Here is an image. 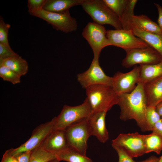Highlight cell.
<instances>
[{
	"mask_svg": "<svg viewBox=\"0 0 162 162\" xmlns=\"http://www.w3.org/2000/svg\"><path fill=\"white\" fill-rule=\"evenodd\" d=\"M136 84L131 92L118 95L117 105L121 110L119 117L124 121L134 119L141 130L143 132L151 131L146 118L147 106L143 84L138 82Z\"/></svg>",
	"mask_w": 162,
	"mask_h": 162,
	"instance_id": "obj_1",
	"label": "cell"
},
{
	"mask_svg": "<svg viewBox=\"0 0 162 162\" xmlns=\"http://www.w3.org/2000/svg\"><path fill=\"white\" fill-rule=\"evenodd\" d=\"M86 98L91 108L92 112H107L114 105L117 104L118 95L111 86L97 85L86 89Z\"/></svg>",
	"mask_w": 162,
	"mask_h": 162,
	"instance_id": "obj_2",
	"label": "cell"
},
{
	"mask_svg": "<svg viewBox=\"0 0 162 162\" xmlns=\"http://www.w3.org/2000/svg\"><path fill=\"white\" fill-rule=\"evenodd\" d=\"M81 5L94 22L102 25H110L116 30L123 29L119 17L103 0H84Z\"/></svg>",
	"mask_w": 162,
	"mask_h": 162,
	"instance_id": "obj_3",
	"label": "cell"
},
{
	"mask_svg": "<svg viewBox=\"0 0 162 162\" xmlns=\"http://www.w3.org/2000/svg\"><path fill=\"white\" fill-rule=\"evenodd\" d=\"M92 109L87 98L81 104L76 106L65 105L59 114L53 118V130H64L73 124L89 117Z\"/></svg>",
	"mask_w": 162,
	"mask_h": 162,
	"instance_id": "obj_4",
	"label": "cell"
},
{
	"mask_svg": "<svg viewBox=\"0 0 162 162\" xmlns=\"http://www.w3.org/2000/svg\"><path fill=\"white\" fill-rule=\"evenodd\" d=\"M88 118L77 122L64 130L69 147L86 155L87 141L91 135Z\"/></svg>",
	"mask_w": 162,
	"mask_h": 162,
	"instance_id": "obj_5",
	"label": "cell"
},
{
	"mask_svg": "<svg viewBox=\"0 0 162 162\" xmlns=\"http://www.w3.org/2000/svg\"><path fill=\"white\" fill-rule=\"evenodd\" d=\"M106 37L110 46L121 48L125 52L150 46L142 39L136 36L132 30L108 29L106 30Z\"/></svg>",
	"mask_w": 162,
	"mask_h": 162,
	"instance_id": "obj_6",
	"label": "cell"
},
{
	"mask_svg": "<svg viewBox=\"0 0 162 162\" xmlns=\"http://www.w3.org/2000/svg\"><path fill=\"white\" fill-rule=\"evenodd\" d=\"M82 35L88 42L94 54V58L99 59L102 50L110 46L106 37V30L103 26L89 22L83 29Z\"/></svg>",
	"mask_w": 162,
	"mask_h": 162,
	"instance_id": "obj_7",
	"label": "cell"
},
{
	"mask_svg": "<svg viewBox=\"0 0 162 162\" xmlns=\"http://www.w3.org/2000/svg\"><path fill=\"white\" fill-rule=\"evenodd\" d=\"M126 56L122 62V66L130 68L136 64H153L162 61V57L151 46L134 49L126 51Z\"/></svg>",
	"mask_w": 162,
	"mask_h": 162,
	"instance_id": "obj_8",
	"label": "cell"
},
{
	"mask_svg": "<svg viewBox=\"0 0 162 162\" xmlns=\"http://www.w3.org/2000/svg\"><path fill=\"white\" fill-rule=\"evenodd\" d=\"M112 145L120 148L132 158L146 153L144 135L137 132L120 134L112 140Z\"/></svg>",
	"mask_w": 162,
	"mask_h": 162,
	"instance_id": "obj_9",
	"label": "cell"
},
{
	"mask_svg": "<svg viewBox=\"0 0 162 162\" xmlns=\"http://www.w3.org/2000/svg\"><path fill=\"white\" fill-rule=\"evenodd\" d=\"M54 121H50L37 127L32 132L30 138L19 147L7 151L13 156L24 152L32 151L41 146L47 136L53 130Z\"/></svg>",
	"mask_w": 162,
	"mask_h": 162,
	"instance_id": "obj_10",
	"label": "cell"
},
{
	"mask_svg": "<svg viewBox=\"0 0 162 162\" xmlns=\"http://www.w3.org/2000/svg\"><path fill=\"white\" fill-rule=\"evenodd\" d=\"M112 77L106 75L100 67L99 59L93 58L89 68L77 75V80L83 88L95 85L111 86Z\"/></svg>",
	"mask_w": 162,
	"mask_h": 162,
	"instance_id": "obj_11",
	"label": "cell"
},
{
	"mask_svg": "<svg viewBox=\"0 0 162 162\" xmlns=\"http://www.w3.org/2000/svg\"><path fill=\"white\" fill-rule=\"evenodd\" d=\"M36 17L46 21L57 30L68 33L76 31L78 27L76 19L70 13L59 14L42 10Z\"/></svg>",
	"mask_w": 162,
	"mask_h": 162,
	"instance_id": "obj_12",
	"label": "cell"
},
{
	"mask_svg": "<svg viewBox=\"0 0 162 162\" xmlns=\"http://www.w3.org/2000/svg\"><path fill=\"white\" fill-rule=\"evenodd\" d=\"M139 70V66L135 65L130 71L126 73L118 71L112 77L111 86L118 95L134 90L138 81Z\"/></svg>",
	"mask_w": 162,
	"mask_h": 162,
	"instance_id": "obj_13",
	"label": "cell"
},
{
	"mask_svg": "<svg viewBox=\"0 0 162 162\" xmlns=\"http://www.w3.org/2000/svg\"><path fill=\"white\" fill-rule=\"evenodd\" d=\"M106 112L105 111L93 112L88 118L91 135L96 136L102 143L106 142L109 138L105 121Z\"/></svg>",
	"mask_w": 162,
	"mask_h": 162,
	"instance_id": "obj_14",
	"label": "cell"
},
{
	"mask_svg": "<svg viewBox=\"0 0 162 162\" xmlns=\"http://www.w3.org/2000/svg\"><path fill=\"white\" fill-rule=\"evenodd\" d=\"M147 106L154 107L162 102V76L143 84Z\"/></svg>",
	"mask_w": 162,
	"mask_h": 162,
	"instance_id": "obj_15",
	"label": "cell"
},
{
	"mask_svg": "<svg viewBox=\"0 0 162 162\" xmlns=\"http://www.w3.org/2000/svg\"><path fill=\"white\" fill-rule=\"evenodd\" d=\"M47 151L56 154L69 147L65 130H53L41 146Z\"/></svg>",
	"mask_w": 162,
	"mask_h": 162,
	"instance_id": "obj_16",
	"label": "cell"
},
{
	"mask_svg": "<svg viewBox=\"0 0 162 162\" xmlns=\"http://www.w3.org/2000/svg\"><path fill=\"white\" fill-rule=\"evenodd\" d=\"M84 0H46L43 10L59 14L69 13V9L75 6L81 5Z\"/></svg>",
	"mask_w": 162,
	"mask_h": 162,
	"instance_id": "obj_17",
	"label": "cell"
},
{
	"mask_svg": "<svg viewBox=\"0 0 162 162\" xmlns=\"http://www.w3.org/2000/svg\"><path fill=\"white\" fill-rule=\"evenodd\" d=\"M131 26L147 32L162 35V31L157 23L152 21L146 15H134L133 17Z\"/></svg>",
	"mask_w": 162,
	"mask_h": 162,
	"instance_id": "obj_18",
	"label": "cell"
},
{
	"mask_svg": "<svg viewBox=\"0 0 162 162\" xmlns=\"http://www.w3.org/2000/svg\"><path fill=\"white\" fill-rule=\"evenodd\" d=\"M140 65L138 82L143 84L162 76V61L153 64Z\"/></svg>",
	"mask_w": 162,
	"mask_h": 162,
	"instance_id": "obj_19",
	"label": "cell"
},
{
	"mask_svg": "<svg viewBox=\"0 0 162 162\" xmlns=\"http://www.w3.org/2000/svg\"><path fill=\"white\" fill-rule=\"evenodd\" d=\"M0 65L7 67L21 76L26 75L28 71L27 62L18 54L0 59Z\"/></svg>",
	"mask_w": 162,
	"mask_h": 162,
	"instance_id": "obj_20",
	"label": "cell"
},
{
	"mask_svg": "<svg viewBox=\"0 0 162 162\" xmlns=\"http://www.w3.org/2000/svg\"><path fill=\"white\" fill-rule=\"evenodd\" d=\"M134 34L144 41L162 57V35L147 32L136 28L132 29Z\"/></svg>",
	"mask_w": 162,
	"mask_h": 162,
	"instance_id": "obj_21",
	"label": "cell"
},
{
	"mask_svg": "<svg viewBox=\"0 0 162 162\" xmlns=\"http://www.w3.org/2000/svg\"><path fill=\"white\" fill-rule=\"evenodd\" d=\"M57 159L67 162H93L92 160L73 148L68 147L56 154Z\"/></svg>",
	"mask_w": 162,
	"mask_h": 162,
	"instance_id": "obj_22",
	"label": "cell"
},
{
	"mask_svg": "<svg viewBox=\"0 0 162 162\" xmlns=\"http://www.w3.org/2000/svg\"><path fill=\"white\" fill-rule=\"evenodd\" d=\"M146 153L154 152L160 154L162 151V138L157 134L152 132L144 135Z\"/></svg>",
	"mask_w": 162,
	"mask_h": 162,
	"instance_id": "obj_23",
	"label": "cell"
},
{
	"mask_svg": "<svg viewBox=\"0 0 162 162\" xmlns=\"http://www.w3.org/2000/svg\"><path fill=\"white\" fill-rule=\"evenodd\" d=\"M137 0H129L128 4L123 14L119 18L123 29L132 30L131 22L134 15V10Z\"/></svg>",
	"mask_w": 162,
	"mask_h": 162,
	"instance_id": "obj_24",
	"label": "cell"
},
{
	"mask_svg": "<svg viewBox=\"0 0 162 162\" xmlns=\"http://www.w3.org/2000/svg\"><path fill=\"white\" fill-rule=\"evenodd\" d=\"M56 159V154L47 151L40 146L32 151L29 162H50Z\"/></svg>",
	"mask_w": 162,
	"mask_h": 162,
	"instance_id": "obj_25",
	"label": "cell"
},
{
	"mask_svg": "<svg viewBox=\"0 0 162 162\" xmlns=\"http://www.w3.org/2000/svg\"><path fill=\"white\" fill-rule=\"evenodd\" d=\"M106 5L119 18L123 14L129 0H103Z\"/></svg>",
	"mask_w": 162,
	"mask_h": 162,
	"instance_id": "obj_26",
	"label": "cell"
},
{
	"mask_svg": "<svg viewBox=\"0 0 162 162\" xmlns=\"http://www.w3.org/2000/svg\"><path fill=\"white\" fill-rule=\"evenodd\" d=\"M0 77L4 81H8L13 84L20 82L21 76L7 67L0 65Z\"/></svg>",
	"mask_w": 162,
	"mask_h": 162,
	"instance_id": "obj_27",
	"label": "cell"
},
{
	"mask_svg": "<svg viewBox=\"0 0 162 162\" xmlns=\"http://www.w3.org/2000/svg\"><path fill=\"white\" fill-rule=\"evenodd\" d=\"M145 116L147 122L152 131L155 124L161 119L160 116L156 111L155 107L150 106L147 107Z\"/></svg>",
	"mask_w": 162,
	"mask_h": 162,
	"instance_id": "obj_28",
	"label": "cell"
},
{
	"mask_svg": "<svg viewBox=\"0 0 162 162\" xmlns=\"http://www.w3.org/2000/svg\"><path fill=\"white\" fill-rule=\"evenodd\" d=\"M46 0H28L27 7L29 14L36 16L43 9Z\"/></svg>",
	"mask_w": 162,
	"mask_h": 162,
	"instance_id": "obj_29",
	"label": "cell"
},
{
	"mask_svg": "<svg viewBox=\"0 0 162 162\" xmlns=\"http://www.w3.org/2000/svg\"><path fill=\"white\" fill-rule=\"evenodd\" d=\"M10 25L6 23L2 18L0 19V43L3 45L10 46L8 37Z\"/></svg>",
	"mask_w": 162,
	"mask_h": 162,
	"instance_id": "obj_30",
	"label": "cell"
},
{
	"mask_svg": "<svg viewBox=\"0 0 162 162\" xmlns=\"http://www.w3.org/2000/svg\"><path fill=\"white\" fill-rule=\"evenodd\" d=\"M112 147L117 153L118 157V162H136L128 155L122 149L119 147L112 145Z\"/></svg>",
	"mask_w": 162,
	"mask_h": 162,
	"instance_id": "obj_31",
	"label": "cell"
},
{
	"mask_svg": "<svg viewBox=\"0 0 162 162\" xmlns=\"http://www.w3.org/2000/svg\"><path fill=\"white\" fill-rule=\"evenodd\" d=\"M17 54L12 49L10 46L0 43V59H4Z\"/></svg>",
	"mask_w": 162,
	"mask_h": 162,
	"instance_id": "obj_32",
	"label": "cell"
},
{
	"mask_svg": "<svg viewBox=\"0 0 162 162\" xmlns=\"http://www.w3.org/2000/svg\"><path fill=\"white\" fill-rule=\"evenodd\" d=\"M32 151H27L18 154L14 156L18 162H29Z\"/></svg>",
	"mask_w": 162,
	"mask_h": 162,
	"instance_id": "obj_33",
	"label": "cell"
},
{
	"mask_svg": "<svg viewBox=\"0 0 162 162\" xmlns=\"http://www.w3.org/2000/svg\"><path fill=\"white\" fill-rule=\"evenodd\" d=\"M152 131V132L157 134L162 138V120L161 118L155 124Z\"/></svg>",
	"mask_w": 162,
	"mask_h": 162,
	"instance_id": "obj_34",
	"label": "cell"
},
{
	"mask_svg": "<svg viewBox=\"0 0 162 162\" xmlns=\"http://www.w3.org/2000/svg\"><path fill=\"white\" fill-rule=\"evenodd\" d=\"M1 162H18L16 158L6 151L3 154Z\"/></svg>",
	"mask_w": 162,
	"mask_h": 162,
	"instance_id": "obj_35",
	"label": "cell"
},
{
	"mask_svg": "<svg viewBox=\"0 0 162 162\" xmlns=\"http://www.w3.org/2000/svg\"><path fill=\"white\" fill-rule=\"evenodd\" d=\"M154 4L157 8L158 12V24L162 31V7L158 4L154 3Z\"/></svg>",
	"mask_w": 162,
	"mask_h": 162,
	"instance_id": "obj_36",
	"label": "cell"
},
{
	"mask_svg": "<svg viewBox=\"0 0 162 162\" xmlns=\"http://www.w3.org/2000/svg\"><path fill=\"white\" fill-rule=\"evenodd\" d=\"M159 158L154 156H152L146 160L138 162H158Z\"/></svg>",
	"mask_w": 162,
	"mask_h": 162,
	"instance_id": "obj_37",
	"label": "cell"
},
{
	"mask_svg": "<svg viewBox=\"0 0 162 162\" xmlns=\"http://www.w3.org/2000/svg\"><path fill=\"white\" fill-rule=\"evenodd\" d=\"M155 108L159 115L160 116H162V102L159 104Z\"/></svg>",
	"mask_w": 162,
	"mask_h": 162,
	"instance_id": "obj_38",
	"label": "cell"
},
{
	"mask_svg": "<svg viewBox=\"0 0 162 162\" xmlns=\"http://www.w3.org/2000/svg\"><path fill=\"white\" fill-rule=\"evenodd\" d=\"M59 161L57 159H56L51 161L50 162H59Z\"/></svg>",
	"mask_w": 162,
	"mask_h": 162,
	"instance_id": "obj_39",
	"label": "cell"
},
{
	"mask_svg": "<svg viewBox=\"0 0 162 162\" xmlns=\"http://www.w3.org/2000/svg\"><path fill=\"white\" fill-rule=\"evenodd\" d=\"M158 162H162V155L159 158V160Z\"/></svg>",
	"mask_w": 162,
	"mask_h": 162,
	"instance_id": "obj_40",
	"label": "cell"
},
{
	"mask_svg": "<svg viewBox=\"0 0 162 162\" xmlns=\"http://www.w3.org/2000/svg\"><path fill=\"white\" fill-rule=\"evenodd\" d=\"M161 120H162V116H161Z\"/></svg>",
	"mask_w": 162,
	"mask_h": 162,
	"instance_id": "obj_41",
	"label": "cell"
}]
</instances>
